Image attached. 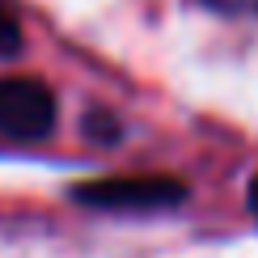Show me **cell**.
I'll return each mask as SVG.
<instances>
[{
    "mask_svg": "<svg viewBox=\"0 0 258 258\" xmlns=\"http://www.w3.org/2000/svg\"><path fill=\"white\" fill-rule=\"evenodd\" d=\"M77 199L102 212H153L186 199V186L174 178H98L77 186Z\"/></svg>",
    "mask_w": 258,
    "mask_h": 258,
    "instance_id": "6da1fadb",
    "label": "cell"
},
{
    "mask_svg": "<svg viewBox=\"0 0 258 258\" xmlns=\"http://www.w3.org/2000/svg\"><path fill=\"white\" fill-rule=\"evenodd\" d=\"M55 127V98L34 77L0 81V136L9 140H42Z\"/></svg>",
    "mask_w": 258,
    "mask_h": 258,
    "instance_id": "7a4b0ae2",
    "label": "cell"
},
{
    "mask_svg": "<svg viewBox=\"0 0 258 258\" xmlns=\"http://www.w3.org/2000/svg\"><path fill=\"white\" fill-rule=\"evenodd\" d=\"M17 47H21V26L13 17V9L0 0V55H17Z\"/></svg>",
    "mask_w": 258,
    "mask_h": 258,
    "instance_id": "3957f363",
    "label": "cell"
},
{
    "mask_svg": "<svg viewBox=\"0 0 258 258\" xmlns=\"http://www.w3.org/2000/svg\"><path fill=\"white\" fill-rule=\"evenodd\" d=\"M203 5L220 9V13H258V0H203Z\"/></svg>",
    "mask_w": 258,
    "mask_h": 258,
    "instance_id": "277c9868",
    "label": "cell"
},
{
    "mask_svg": "<svg viewBox=\"0 0 258 258\" xmlns=\"http://www.w3.org/2000/svg\"><path fill=\"white\" fill-rule=\"evenodd\" d=\"M250 208L258 212V178H254V186H250Z\"/></svg>",
    "mask_w": 258,
    "mask_h": 258,
    "instance_id": "5b68a950",
    "label": "cell"
}]
</instances>
